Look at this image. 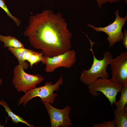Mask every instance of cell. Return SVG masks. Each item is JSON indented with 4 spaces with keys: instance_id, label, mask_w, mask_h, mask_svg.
Segmentation results:
<instances>
[{
    "instance_id": "1",
    "label": "cell",
    "mask_w": 127,
    "mask_h": 127,
    "mask_svg": "<svg viewBox=\"0 0 127 127\" xmlns=\"http://www.w3.org/2000/svg\"><path fill=\"white\" fill-rule=\"evenodd\" d=\"M60 13L45 10L30 16L24 35L34 48L50 57L71 50L72 34Z\"/></svg>"
},
{
    "instance_id": "2",
    "label": "cell",
    "mask_w": 127,
    "mask_h": 127,
    "mask_svg": "<svg viewBox=\"0 0 127 127\" xmlns=\"http://www.w3.org/2000/svg\"><path fill=\"white\" fill-rule=\"evenodd\" d=\"M84 34L90 42L91 48L88 50L92 52L93 59L92 64L89 69L83 70L79 79L85 84L88 86L99 78L109 79V75L107 71V68L113 58L111 53L108 51L104 53L102 59H97L95 56L92 48L93 44L96 43L92 42L87 35Z\"/></svg>"
},
{
    "instance_id": "3",
    "label": "cell",
    "mask_w": 127,
    "mask_h": 127,
    "mask_svg": "<svg viewBox=\"0 0 127 127\" xmlns=\"http://www.w3.org/2000/svg\"><path fill=\"white\" fill-rule=\"evenodd\" d=\"M63 80L62 75H61L57 82L54 84H52L51 82H46L44 86L34 88L25 93L19 98L18 103V106L22 104L23 106H24L30 100L37 97L40 98L41 101L53 104L54 103L55 98L58 95L54 91L59 89L60 86L63 83Z\"/></svg>"
},
{
    "instance_id": "4",
    "label": "cell",
    "mask_w": 127,
    "mask_h": 127,
    "mask_svg": "<svg viewBox=\"0 0 127 127\" xmlns=\"http://www.w3.org/2000/svg\"><path fill=\"white\" fill-rule=\"evenodd\" d=\"M123 86L112 78L109 79L99 78L89 85L88 87L89 92L94 96L99 95L97 91L102 93L112 106L116 101L117 93L121 92Z\"/></svg>"
},
{
    "instance_id": "5",
    "label": "cell",
    "mask_w": 127,
    "mask_h": 127,
    "mask_svg": "<svg viewBox=\"0 0 127 127\" xmlns=\"http://www.w3.org/2000/svg\"><path fill=\"white\" fill-rule=\"evenodd\" d=\"M12 83L18 92L26 93L36 87L44 80V77L39 74H28L20 65L18 64L14 68Z\"/></svg>"
},
{
    "instance_id": "6",
    "label": "cell",
    "mask_w": 127,
    "mask_h": 127,
    "mask_svg": "<svg viewBox=\"0 0 127 127\" xmlns=\"http://www.w3.org/2000/svg\"><path fill=\"white\" fill-rule=\"evenodd\" d=\"M119 11L116 10L115 13L116 18L112 23L104 27H96L90 24L88 26L93 28L95 31L99 32L101 31L106 33L108 36L106 38L109 42V46L113 47L116 43L123 40L124 34L122 31V28L127 20V14L125 17H120Z\"/></svg>"
},
{
    "instance_id": "7",
    "label": "cell",
    "mask_w": 127,
    "mask_h": 127,
    "mask_svg": "<svg viewBox=\"0 0 127 127\" xmlns=\"http://www.w3.org/2000/svg\"><path fill=\"white\" fill-rule=\"evenodd\" d=\"M76 54L75 51L70 50L52 57L44 56L41 62L45 65V71L46 72H52L59 67L71 68L76 62Z\"/></svg>"
},
{
    "instance_id": "8",
    "label": "cell",
    "mask_w": 127,
    "mask_h": 127,
    "mask_svg": "<svg viewBox=\"0 0 127 127\" xmlns=\"http://www.w3.org/2000/svg\"><path fill=\"white\" fill-rule=\"evenodd\" d=\"M47 110L51 127H70L72 125L69 115L71 108L67 106L63 109L56 108L49 103L41 101Z\"/></svg>"
},
{
    "instance_id": "9",
    "label": "cell",
    "mask_w": 127,
    "mask_h": 127,
    "mask_svg": "<svg viewBox=\"0 0 127 127\" xmlns=\"http://www.w3.org/2000/svg\"><path fill=\"white\" fill-rule=\"evenodd\" d=\"M110 64L112 78L123 86H127V52L112 59Z\"/></svg>"
},
{
    "instance_id": "10",
    "label": "cell",
    "mask_w": 127,
    "mask_h": 127,
    "mask_svg": "<svg viewBox=\"0 0 127 127\" xmlns=\"http://www.w3.org/2000/svg\"><path fill=\"white\" fill-rule=\"evenodd\" d=\"M0 105L4 107L8 116L10 117L14 123L17 124L19 123H21L25 124L29 127H35L33 125L29 123L26 120L13 112L10 108L8 103L6 101L3 100H0Z\"/></svg>"
},
{
    "instance_id": "11",
    "label": "cell",
    "mask_w": 127,
    "mask_h": 127,
    "mask_svg": "<svg viewBox=\"0 0 127 127\" xmlns=\"http://www.w3.org/2000/svg\"><path fill=\"white\" fill-rule=\"evenodd\" d=\"M8 50L17 59L19 65L21 66L24 69L26 70L29 67L28 64L26 62L24 58L25 53L29 49L25 48H8Z\"/></svg>"
},
{
    "instance_id": "12",
    "label": "cell",
    "mask_w": 127,
    "mask_h": 127,
    "mask_svg": "<svg viewBox=\"0 0 127 127\" xmlns=\"http://www.w3.org/2000/svg\"><path fill=\"white\" fill-rule=\"evenodd\" d=\"M0 41L4 44V47L8 48H25L23 44L15 37L11 36L0 35Z\"/></svg>"
},
{
    "instance_id": "13",
    "label": "cell",
    "mask_w": 127,
    "mask_h": 127,
    "mask_svg": "<svg viewBox=\"0 0 127 127\" xmlns=\"http://www.w3.org/2000/svg\"><path fill=\"white\" fill-rule=\"evenodd\" d=\"M127 110L117 111L114 109V119L116 127H127Z\"/></svg>"
},
{
    "instance_id": "14",
    "label": "cell",
    "mask_w": 127,
    "mask_h": 127,
    "mask_svg": "<svg viewBox=\"0 0 127 127\" xmlns=\"http://www.w3.org/2000/svg\"><path fill=\"white\" fill-rule=\"evenodd\" d=\"M121 95L118 101H115L114 104L116 106L117 111L127 110V86H123L120 92Z\"/></svg>"
},
{
    "instance_id": "15",
    "label": "cell",
    "mask_w": 127,
    "mask_h": 127,
    "mask_svg": "<svg viewBox=\"0 0 127 127\" xmlns=\"http://www.w3.org/2000/svg\"><path fill=\"white\" fill-rule=\"evenodd\" d=\"M43 55L41 52L34 51L31 55L28 61L29 63L30 66L31 68L33 65L41 62L42 60Z\"/></svg>"
},
{
    "instance_id": "16",
    "label": "cell",
    "mask_w": 127,
    "mask_h": 127,
    "mask_svg": "<svg viewBox=\"0 0 127 127\" xmlns=\"http://www.w3.org/2000/svg\"><path fill=\"white\" fill-rule=\"evenodd\" d=\"M0 7L5 12L8 16L13 20L17 27L20 26L21 23L20 20L11 13L5 4V0H0Z\"/></svg>"
},
{
    "instance_id": "17",
    "label": "cell",
    "mask_w": 127,
    "mask_h": 127,
    "mask_svg": "<svg viewBox=\"0 0 127 127\" xmlns=\"http://www.w3.org/2000/svg\"><path fill=\"white\" fill-rule=\"evenodd\" d=\"M93 127H116L115 121L113 120L107 122L104 121L102 124H94Z\"/></svg>"
},
{
    "instance_id": "18",
    "label": "cell",
    "mask_w": 127,
    "mask_h": 127,
    "mask_svg": "<svg viewBox=\"0 0 127 127\" xmlns=\"http://www.w3.org/2000/svg\"><path fill=\"white\" fill-rule=\"evenodd\" d=\"M121 0H96L98 5L100 9L102 8V5L106 4L107 2L111 3L117 2H119ZM124 0L126 4L127 0Z\"/></svg>"
},
{
    "instance_id": "19",
    "label": "cell",
    "mask_w": 127,
    "mask_h": 127,
    "mask_svg": "<svg viewBox=\"0 0 127 127\" xmlns=\"http://www.w3.org/2000/svg\"><path fill=\"white\" fill-rule=\"evenodd\" d=\"M124 36L123 40L122 43L123 44L124 46L126 49H127V30L125 29L123 33Z\"/></svg>"
},
{
    "instance_id": "20",
    "label": "cell",
    "mask_w": 127,
    "mask_h": 127,
    "mask_svg": "<svg viewBox=\"0 0 127 127\" xmlns=\"http://www.w3.org/2000/svg\"><path fill=\"white\" fill-rule=\"evenodd\" d=\"M3 82V80L2 79H0V87Z\"/></svg>"
},
{
    "instance_id": "21",
    "label": "cell",
    "mask_w": 127,
    "mask_h": 127,
    "mask_svg": "<svg viewBox=\"0 0 127 127\" xmlns=\"http://www.w3.org/2000/svg\"><path fill=\"white\" fill-rule=\"evenodd\" d=\"M4 127V125H1L0 124V127Z\"/></svg>"
}]
</instances>
